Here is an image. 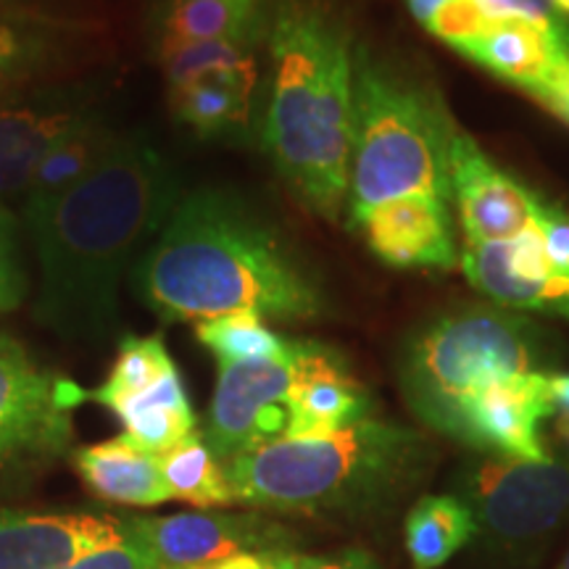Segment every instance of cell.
Here are the masks:
<instances>
[{
  "mask_svg": "<svg viewBox=\"0 0 569 569\" xmlns=\"http://www.w3.org/2000/svg\"><path fill=\"white\" fill-rule=\"evenodd\" d=\"M174 167L151 140L117 134L92 172L53 198L24 201L38 256L34 315L61 336L101 338L119 322V288L180 201Z\"/></svg>",
  "mask_w": 569,
  "mask_h": 569,
  "instance_id": "6da1fadb",
  "label": "cell"
},
{
  "mask_svg": "<svg viewBox=\"0 0 569 569\" xmlns=\"http://www.w3.org/2000/svg\"><path fill=\"white\" fill-rule=\"evenodd\" d=\"M142 303L167 322L253 311L315 319L325 296L311 269L251 206L222 190L180 196L132 267Z\"/></svg>",
  "mask_w": 569,
  "mask_h": 569,
  "instance_id": "7a4b0ae2",
  "label": "cell"
},
{
  "mask_svg": "<svg viewBox=\"0 0 569 569\" xmlns=\"http://www.w3.org/2000/svg\"><path fill=\"white\" fill-rule=\"evenodd\" d=\"M267 42L272 84L261 140L306 209L336 219L351 174V30L327 0H272Z\"/></svg>",
  "mask_w": 569,
  "mask_h": 569,
  "instance_id": "3957f363",
  "label": "cell"
},
{
  "mask_svg": "<svg viewBox=\"0 0 569 569\" xmlns=\"http://www.w3.org/2000/svg\"><path fill=\"white\" fill-rule=\"evenodd\" d=\"M425 440L377 419L315 438H277L227 461L234 501L298 515L361 511L422 472Z\"/></svg>",
  "mask_w": 569,
  "mask_h": 569,
  "instance_id": "277c9868",
  "label": "cell"
},
{
  "mask_svg": "<svg viewBox=\"0 0 569 569\" xmlns=\"http://www.w3.org/2000/svg\"><path fill=\"white\" fill-rule=\"evenodd\" d=\"M457 134L432 92L356 46L348 217L403 196L448 201Z\"/></svg>",
  "mask_w": 569,
  "mask_h": 569,
  "instance_id": "5b68a950",
  "label": "cell"
},
{
  "mask_svg": "<svg viewBox=\"0 0 569 569\" xmlns=\"http://www.w3.org/2000/svg\"><path fill=\"white\" fill-rule=\"evenodd\" d=\"M536 327L509 311L459 309L438 317L401 359V388L419 419L453 436L459 403L501 377L540 372Z\"/></svg>",
  "mask_w": 569,
  "mask_h": 569,
  "instance_id": "8992f818",
  "label": "cell"
},
{
  "mask_svg": "<svg viewBox=\"0 0 569 569\" xmlns=\"http://www.w3.org/2000/svg\"><path fill=\"white\" fill-rule=\"evenodd\" d=\"M467 507L490 546L530 549L569 515V465L486 459L467 472Z\"/></svg>",
  "mask_w": 569,
  "mask_h": 569,
  "instance_id": "52a82bcc",
  "label": "cell"
},
{
  "mask_svg": "<svg viewBox=\"0 0 569 569\" xmlns=\"http://www.w3.org/2000/svg\"><path fill=\"white\" fill-rule=\"evenodd\" d=\"M84 393L0 332V475L67 451L71 411Z\"/></svg>",
  "mask_w": 569,
  "mask_h": 569,
  "instance_id": "ba28073f",
  "label": "cell"
},
{
  "mask_svg": "<svg viewBox=\"0 0 569 569\" xmlns=\"http://www.w3.org/2000/svg\"><path fill=\"white\" fill-rule=\"evenodd\" d=\"M296 365L293 340L280 359L219 365L206 443L219 461L288 436Z\"/></svg>",
  "mask_w": 569,
  "mask_h": 569,
  "instance_id": "9c48e42d",
  "label": "cell"
},
{
  "mask_svg": "<svg viewBox=\"0 0 569 569\" xmlns=\"http://www.w3.org/2000/svg\"><path fill=\"white\" fill-rule=\"evenodd\" d=\"M551 415L549 375L501 377L459 403L451 438L509 459L543 461L549 457L540 443L538 425Z\"/></svg>",
  "mask_w": 569,
  "mask_h": 569,
  "instance_id": "30bf717a",
  "label": "cell"
},
{
  "mask_svg": "<svg viewBox=\"0 0 569 569\" xmlns=\"http://www.w3.org/2000/svg\"><path fill=\"white\" fill-rule=\"evenodd\" d=\"M461 269L490 301L569 319V269L549 259L536 224L507 243H469Z\"/></svg>",
  "mask_w": 569,
  "mask_h": 569,
  "instance_id": "8fae6325",
  "label": "cell"
},
{
  "mask_svg": "<svg viewBox=\"0 0 569 569\" xmlns=\"http://www.w3.org/2000/svg\"><path fill=\"white\" fill-rule=\"evenodd\" d=\"M451 198L469 243H507L532 224L538 196L498 169L478 142L457 134L451 151Z\"/></svg>",
  "mask_w": 569,
  "mask_h": 569,
  "instance_id": "7c38bea8",
  "label": "cell"
},
{
  "mask_svg": "<svg viewBox=\"0 0 569 569\" xmlns=\"http://www.w3.org/2000/svg\"><path fill=\"white\" fill-rule=\"evenodd\" d=\"M446 198L403 196L361 211L351 224L369 251L396 269H448L457 264Z\"/></svg>",
  "mask_w": 569,
  "mask_h": 569,
  "instance_id": "4fadbf2b",
  "label": "cell"
},
{
  "mask_svg": "<svg viewBox=\"0 0 569 569\" xmlns=\"http://www.w3.org/2000/svg\"><path fill=\"white\" fill-rule=\"evenodd\" d=\"M127 536V522L113 517L0 511V569H67Z\"/></svg>",
  "mask_w": 569,
  "mask_h": 569,
  "instance_id": "5bb4252c",
  "label": "cell"
},
{
  "mask_svg": "<svg viewBox=\"0 0 569 569\" xmlns=\"http://www.w3.org/2000/svg\"><path fill=\"white\" fill-rule=\"evenodd\" d=\"M296 380L284 438H315L369 419L372 398L338 351L315 340H293Z\"/></svg>",
  "mask_w": 569,
  "mask_h": 569,
  "instance_id": "9a60e30c",
  "label": "cell"
},
{
  "mask_svg": "<svg viewBox=\"0 0 569 569\" xmlns=\"http://www.w3.org/2000/svg\"><path fill=\"white\" fill-rule=\"evenodd\" d=\"M161 569H196L213 561L248 553L253 546L272 543L274 530L253 517L230 515H172L127 522Z\"/></svg>",
  "mask_w": 569,
  "mask_h": 569,
  "instance_id": "2e32d148",
  "label": "cell"
},
{
  "mask_svg": "<svg viewBox=\"0 0 569 569\" xmlns=\"http://www.w3.org/2000/svg\"><path fill=\"white\" fill-rule=\"evenodd\" d=\"M459 53L536 96L569 61V27L546 30L532 21L498 19Z\"/></svg>",
  "mask_w": 569,
  "mask_h": 569,
  "instance_id": "e0dca14e",
  "label": "cell"
},
{
  "mask_svg": "<svg viewBox=\"0 0 569 569\" xmlns=\"http://www.w3.org/2000/svg\"><path fill=\"white\" fill-rule=\"evenodd\" d=\"M82 119V111L61 103L0 98V196L27 193L42 156Z\"/></svg>",
  "mask_w": 569,
  "mask_h": 569,
  "instance_id": "ac0fdd59",
  "label": "cell"
},
{
  "mask_svg": "<svg viewBox=\"0 0 569 569\" xmlns=\"http://www.w3.org/2000/svg\"><path fill=\"white\" fill-rule=\"evenodd\" d=\"M74 467L84 486L103 501L130 507H159L172 501L159 457L140 451L122 436L80 448L74 453Z\"/></svg>",
  "mask_w": 569,
  "mask_h": 569,
  "instance_id": "d6986e66",
  "label": "cell"
},
{
  "mask_svg": "<svg viewBox=\"0 0 569 569\" xmlns=\"http://www.w3.org/2000/svg\"><path fill=\"white\" fill-rule=\"evenodd\" d=\"M111 411L124 425L122 438L153 457H163L196 432V415L182 386L180 369L161 377L142 393L119 401Z\"/></svg>",
  "mask_w": 569,
  "mask_h": 569,
  "instance_id": "ffe728a7",
  "label": "cell"
},
{
  "mask_svg": "<svg viewBox=\"0 0 569 569\" xmlns=\"http://www.w3.org/2000/svg\"><path fill=\"white\" fill-rule=\"evenodd\" d=\"M253 82L256 71L201 77V80L169 90V96H172V109L180 122L209 138V134L230 132L246 122L251 111Z\"/></svg>",
  "mask_w": 569,
  "mask_h": 569,
  "instance_id": "44dd1931",
  "label": "cell"
},
{
  "mask_svg": "<svg viewBox=\"0 0 569 569\" xmlns=\"http://www.w3.org/2000/svg\"><path fill=\"white\" fill-rule=\"evenodd\" d=\"M407 551L415 569H438L478 532L472 511L453 496H425L407 517Z\"/></svg>",
  "mask_w": 569,
  "mask_h": 569,
  "instance_id": "7402d4cb",
  "label": "cell"
},
{
  "mask_svg": "<svg viewBox=\"0 0 569 569\" xmlns=\"http://www.w3.org/2000/svg\"><path fill=\"white\" fill-rule=\"evenodd\" d=\"M264 13L267 0H163L156 17V42L163 56L251 24Z\"/></svg>",
  "mask_w": 569,
  "mask_h": 569,
  "instance_id": "603a6c76",
  "label": "cell"
},
{
  "mask_svg": "<svg viewBox=\"0 0 569 569\" xmlns=\"http://www.w3.org/2000/svg\"><path fill=\"white\" fill-rule=\"evenodd\" d=\"M267 34V13L251 24L238 30L217 34L209 40H196L188 46L163 53V69H167L169 90L201 80V77L217 74H240V71H256V46Z\"/></svg>",
  "mask_w": 569,
  "mask_h": 569,
  "instance_id": "cb8c5ba5",
  "label": "cell"
},
{
  "mask_svg": "<svg viewBox=\"0 0 569 569\" xmlns=\"http://www.w3.org/2000/svg\"><path fill=\"white\" fill-rule=\"evenodd\" d=\"M113 140H117V134L109 127L98 122V119L84 117L82 122H77L67 134H61L53 142L51 151L42 156L30 180V188H27V201H42V198H53L63 190L74 188L103 161Z\"/></svg>",
  "mask_w": 569,
  "mask_h": 569,
  "instance_id": "d4e9b609",
  "label": "cell"
},
{
  "mask_svg": "<svg viewBox=\"0 0 569 569\" xmlns=\"http://www.w3.org/2000/svg\"><path fill=\"white\" fill-rule=\"evenodd\" d=\"M159 461L172 498H182L196 507H227L234 501L227 469L213 457L201 432H193L172 451L159 457Z\"/></svg>",
  "mask_w": 569,
  "mask_h": 569,
  "instance_id": "484cf974",
  "label": "cell"
},
{
  "mask_svg": "<svg viewBox=\"0 0 569 569\" xmlns=\"http://www.w3.org/2000/svg\"><path fill=\"white\" fill-rule=\"evenodd\" d=\"M196 336L203 348L217 356L219 365L280 359L290 346V340L269 330L264 317L253 311H232V315L203 319L196 327Z\"/></svg>",
  "mask_w": 569,
  "mask_h": 569,
  "instance_id": "4316f807",
  "label": "cell"
},
{
  "mask_svg": "<svg viewBox=\"0 0 569 569\" xmlns=\"http://www.w3.org/2000/svg\"><path fill=\"white\" fill-rule=\"evenodd\" d=\"M177 365L169 356V348L161 336H124L119 343L117 361H113L109 380L101 388L92 390V401L103 403L106 409L117 407L124 398L138 396L148 390L161 377L174 372Z\"/></svg>",
  "mask_w": 569,
  "mask_h": 569,
  "instance_id": "83f0119b",
  "label": "cell"
},
{
  "mask_svg": "<svg viewBox=\"0 0 569 569\" xmlns=\"http://www.w3.org/2000/svg\"><path fill=\"white\" fill-rule=\"evenodd\" d=\"M30 277L21 259L17 219L0 206V311L19 309L27 298Z\"/></svg>",
  "mask_w": 569,
  "mask_h": 569,
  "instance_id": "f1b7e54d",
  "label": "cell"
},
{
  "mask_svg": "<svg viewBox=\"0 0 569 569\" xmlns=\"http://www.w3.org/2000/svg\"><path fill=\"white\" fill-rule=\"evenodd\" d=\"M488 24L490 19L478 6V0H448L425 27L438 40L448 42L453 51H461L467 42L486 32Z\"/></svg>",
  "mask_w": 569,
  "mask_h": 569,
  "instance_id": "f546056e",
  "label": "cell"
},
{
  "mask_svg": "<svg viewBox=\"0 0 569 569\" xmlns=\"http://www.w3.org/2000/svg\"><path fill=\"white\" fill-rule=\"evenodd\" d=\"M130 530V528H127ZM67 569H161L153 551L130 530L122 543L109 546V549L92 551L88 557L77 559Z\"/></svg>",
  "mask_w": 569,
  "mask_h": 569,
  "instance_id": "4dcf8cb0",
  "label": "cell"
},
{
  "mask_svg": "<svg viewBox=\"0 0 569 569\" xmlns=\"http://www.w3.org/2000/svg\"><path fill=\"white\" fill-rule=\"evenodd\" d=\"M532 224H536L553 264L569 269V213L538 198L536 211H532Z\"/></svg>",
  "mask_w": 569,
  "mask_h": 569,
  "instance_id": "1f68e13d",
  "label": "cell"
},
{
  "mask_svg": "<svg viewBox=\"0 0 569 569\" xmlns=\"http://www.w3.org/2000/svg\"><path fill=\"white\" fill-rule=\"evenodd\" d=\"M490 21L522 19L546 30H565V21L551 9V0H478Z\"/></svg>",
  "mask_w": 569,
  "mask_h": 569,
  "instance_id": "d6a6232c",
  "label": "cell"
},
{
  "mask_svg": "<svg viewBox=\"0 0 569 569\" xmlns=\"http://www.w3.org/2000/svg\"><path fill=\"white\" fill-rule=\"evenodd\" d=\"M288 569H377L372 553L365 549H343L327 557H293L288 553Z\"/></svg>",
  "mask_w": 569,
  "mask_h": 569,
  "instance_id": "836d02e7",
  "label": "cell"
},
{
  "mask_svg": "<svg viewBox=\"0 0 569 569\" xmlns=\"http://www.w3.org/2000/svg\"><path fill=\"white\" fill-rule=\"evenodd\" d=\"M532 98H538L546 109L569 124V61Z\"/></svg>",
  "mask_w": 569,
  "mask_h": 569,
  "instance_id": "e575fe53",
  "label": "cell"
},
{
  "mask_svg": "<svg viewBox=\"0 0 569 569\" xmlns=\"http://www.w3.org/2000/svg\"><path fill=\"white\" fill-rule=\"evenodd\" d=\"M196 569H288V553H234V557L219 559L213 565H203Z\"/></svg>",
  "mask_w": 569,
  "mask_h": 569,
  "instance_id": "d590c367",
  "label": "cell"
},
{
  "mask_svg": "<svg viewBox=\"0 0 569 569\" xmlns=\"http://www.w3.org/2000/svg\"><path fill=\"white\" fill-rule=\"evenodd\" d=\"M549 401L559 415H569V375H549Z\"/></svg>",
  "mask_w": 569,
  "mask_h": 569,
  "instance_id": "8d00e7d4",
  "label": "cell"
},
{
  "mask_svg": "<svg viewBox=\"0 0 569 569\" xmlns=\"http://www.w3.org/2000/svg\"><path fill=\"white\" fill-rule=\"evenodd\" d=\"M443 3H448V0H407L411 17H415L419 24H427V21L440 11V6Z\"/></svg>",
  "mask_w": 569,
  "mask_h": 569,
  "instance_id": "74e56055",
  "label": "cell"
},
{
  "mask_svg": "<svg viewBox=\"0 0 569 569\" xmlns=\"http://www.w3.org/2000/svg\"><path fill=\"white\" fill-rule=\"evenodd\" d=\"M19 56V42L9 30H0V61L17 63Z\"/></svg>",
  "mask_w": 569,
  "mask_h": 569,
  "instance_id": "f35d334b",
  "label": "cell"
},
{
  "mask_svg": "<svg viewBox=\"0 0 569 569\" xmlns=\"http://www.w3.org/2000/svg\"><path fill=\"white\" fill-rule=\"evenodd\" d=\"M557 432H559V438L565 440V446L569 448V415H561V417H559Z\"/></svg>",
  "mask_w": 569,
  "mask_h": 569,
  "instance_id": "ab89813d",
  "label": "cell"
},
{
  "mask_svg": "<svg viewBox=\"0 0 569 569\" xmlns=\"http://www.w3.org/2000/svg\"><path fill=\"white\" fill-rule=\"evenodd\" d=\"M551 9L559 13V17H569V0H551Z\"/></svg>",
  "mask_w": 569,
  "mask_h": 569,
  "instance_id": "60d3db41",
  "label": "cell"
},
{
  "mask_svg": "<svg viewBox=\"0 0 569 569\" xmlns=\"http://www.w3.org/2000/svg\"><path fill=\"white\" fill-rule=\"evenodd\" d=\"M11 69H13V63H9V61H0V84H3L6 80H9Z\"/></svg>",
  "mask_w": 569,
  "mask_h": 569,
  "instance_id": "b9f144b4",
  "label": "cell"
},
{
  "mask_svg": "<svg viewBox=\"0 0 569 569\" xmlns=\"http://www.w3.org/2000/svg\"><path fill=\"white\" fill-rule=\"evenodd\" d=\"M559 569H569V553L565 557V561H561V565H559Z\"/></svg>",
  "mask_w": 569,
  "mask_h": 569,
  "instance_id": "7bdbcfd3",
  "label": "cell"
}]
</instances>
